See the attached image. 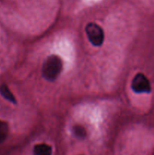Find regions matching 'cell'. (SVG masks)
Wrapping results in <instances>:
<instances>
[{"instance_id": "cell-1", "label": "cell", "mask_w": 154, "mask_h": 155, "mask_svg": "<svg viewBox=\"0 0 154 155\" xmlns=\"http://www.w3.org/2000/svg\"><path fill=\"white\" fill-rule=\"evenodd\" d=\"M63 70V61L56 54H51L45 59L42 67V76L47 81L53 82L59 77Z\"/></svg>"}, {"instance_id": "cell-2", "label": "cell", "mask_w": 154, "mask_h": 155, "mask_svg": "<svg viewBox=\"0 0 154 155\" xmlns=\"http://www.w3.org/2000/svg\"><path fill=\"white\" fill-rule=\"evenodd\" d=\"M85 33L89 42L94 46L102 45L104 40V32L98 24L94 22L88 23L85 27Z\"/></svg>"}, {"instance_id": "cell-3", "label": "cell", "mask_w": 154, "mask_h": 155, "mask_svg": "<svg viewBox=\"0 0 154 155\" xmlns=\"http://www.w3.org/2000/svg\"><path fill=\"white\" fill-rule=\"evenodd\" d=\"M131 88L136 93H149L151 85L147 77L142 73H138L131 80Z\"/></svg>"}, {"instance_id": "cell-4", "label": "cell", "mask_w": 154, "mask_h": 155, "mask_svg": "<svg viewBox=\"0 0 154 155\" xmlns=\"http://www.w3.org/2000/svg\"><path fill=\"white\" fill-rule=\"evenodd\" d=\"M33 155H52V148L45 143L37 144L33 147Z\"/></svg>"}, {"instance_id": "cell-5", "label": "cell", "mask_w": 154, "mask_h": 155, "mask_svg": "<svg viewBox=\"0 0 154 155\" xmlns=\"http://www.w3.org/2000/svg\"><path fill=\"white\" fill-rule=\"evenodd\" d=\"M0 93H1L2 96L6 99L7 101H10V102L13 103V104H17V100L15 98L14 95H13L11 90L9 89L8 86L6 84H2L0 86Z\"/></svg>"}, {"instance_id": "cell-6", "label": "cell", "mask_w": 154, "mask_h": 155, "mask_svg": "<svg viewBox=\"0 0 154 155\" xmlns=\"http://www.w3.org/2000/svg\"><path fill=\"white\" fill-rule=\"evenodd\" d=\"M8 124L5 121L0 120V143L4 142L8 135Z\"/></svg>"}, {"instance_id": "cell-7", "label": "cell", "mask_w": 154, "mask_h": 155, "mask_svg": "<svg viewBox=\"0 0 154 155\" xmlns=\"http://www.w3.org/2000/svg\"><path fill=\"white\" fill-rule=\"evenodd\" d=\"M72 132H73L74 135L75 137L79 138V139H84L86 136V131L85 128L82 126L76 125L72 128Z\"/></svg>"}]
</instances>
